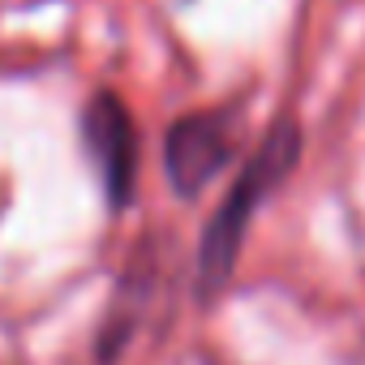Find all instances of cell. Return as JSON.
Masks as SVG:
<instances>
[{
    "label": "cell",
    "mask_w": 365,
    "mask_h": 365,
    "mask_svg": "<svg viewBox=\"0 0 365 365\" xmlns=\"http://www.w3.org/2000/svg\"><path fill=\"white\" fill-rule=\"evenodd\" d=\"M297 155H301V129H297L292 116H279L267 129V138L258 142L250 168L241 172V180L232 185V194L224 198L220 215L202 232V250H198V288H202V297L224 288V279L232 275V262L241 254V241H245V228H250L258 202L288 176Z\"/></svg>",
    "instance_id": "cell-1"
},
{
    "label": "cell",
    "mask_w": 365,
    "mask_h": 365,
    "mask_svg": "<svg viewBox=\"0 0 365 365\" xmlns=\"http://www.w3.org/2000/svg\"><path fill=\"white\" fill-rule=\"evenodd\" d=\"M228 159H232V120L228 116L194 112V116H180L168 129L163 163H168V180L176 194L194 198L198 190H207L211 176H220V168Z\"/></svg>",
    "instance_id": "cell-2"
},
{
    "label": "cell",
    "mask_w": 365,
    "mask_h": 365,
    "mask_svg": "<svg viewBox=\"0 0 365 365\" xmlns=\"http://www.w3.org/2000/svg\"><path fill=\"white\" fill-rule=\"evenodd\" d=\"M82 133H86L91 159L99 163V176H103V190H108L112 207H125L129 190H133V168H138V142H133L138 133H133L125 103L116 95H95L86 116H82Z\"/></svg>",
    "instance_id": "cell-3"
}]
</instances>
